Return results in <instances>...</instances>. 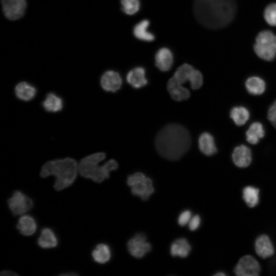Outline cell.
<instances>
[{
  "label": "cell",
  "mask_w": 276,
  "mask_h": 276,
  "mask_svg": "<svg viewBox=\"0 0 276 276\" xmlns=\"http://www.w3.org/2000/svg\"><path fill=\"white\" fill-rule=\"evenodd\" d=\"M191 212L189 210H186L182 212L178 219V223L181 226H185L188 224L191 219Z\"/></svg>",
  "instance_id": "cell-33"
},
{
  "label": "cell",
  "mask_w": 276,
  "mask_h": 276,
  "mask_svg": "<svg viewBox=\"0 0 276 276\" xmlns=\"http://www.w3.org/2000/svg\"><path fill=\"white\" fill-rule=\"evenodd\" d=\"M234 164L240 168L248 167L252 160L251 152L247 146L241 145L236 147L232 154Z\"/></svg>",
  "instance_id": "cell-13"
},
{
  "label": "cell",
  "mask_w": 276,
  "mask_h": 276,
  "mask_svg": "<svg viewBox=\"0 0 276 276\" xmlns=\"http://www.w3.org/2000/svg\"><path fill=\"white\" fill-rule=\"evenodd\" d=\"M16 97L20 100L30 101L36 95L37 89L32 84L26 81L20 82L15 87Z\"/></svg>",
  "instance_id": "cell-17"
},
{
  "label": "cell",
  "mask_w": 276,
  "mask_h": 276,
  "mask_svg": "<svg viewBox=\"0 0 276 276\" xmlns=\"http://www.w3.org/2000/svg\"><path fill=\"white\" fill-rule=\"evenodd\" d=\"M9 209L14 216L21 215L33 207L32 199L21 191L16 190L8 200Z\"/></svg>",
  "instance_id": "cell-7"
},
{
  "label": "cell",
  "mask_w": 276,
  "mask_h": 276,
  "mask_svg": "<svg viewBox=\"0 0 276 276\" xmlns=\"http://www.w3.org/2000/svg\"><path fill=\"white\" fill-rule=\"evenodd\" d=\"M214 275L215 276H224L226 275V274L223 272H219L216 273Z\"/></svg>",
  "instance_id": "cell-37"
},
{
  "label": "cell",
  "mask_w": 276,
  "mask_h": 276,
  "mask_svg": "<svg viewBox=\"0 0 276 276\" xmlns=\"http://www.w3.org/2000/svg\"><path fill=\"white\" fill-rule=\"evenodd\" d=\"M78 274L77 273H75V272H68V273H61L60 274V275H63V276H67V275H77Z\"/></svg>",
  "instance_id": "cell-36"
},
{
  "label": "cell",
  "mask_w": 276,
  "mask_h": 276,
  "mask_svg": "<svg viewBox=\"0 0 276 276\" xmlns=\"http://www.w3.org/2000/svg\"><path fill=\"white\" fill-rule=\"evenodd\" d=\"M255 247L257 254L263 259L270 257L274 252L273 244L269 237L266 235H260L257 238Z\"/></svg>",
  "instance_id": "cell-15"
},
{
  "label": "cell",
  "mask_w": 276,
  "mask_h": 276,
  "mask_svg": "<svg viewBox=\"0 0 276 276\" xmlns=\"http://www.w3.org/2000/svg\"><path fill=\"white\" fill-rule=\"evenodd\" d=\"M245 87L250 94L255 96L260 95L265 90L266 83L260 77L252 76L246 80Z\"/></svg>",
  "instance_id": "cell-25"
},
{
  "label": "cell",
  "mask_w": 276,
  "mask_h": 276,
  "mask_svg": "<svg viewBox=\"0 0 276 276\" xmlns=\"http://www.w3.org/2000/svg\"><path fill=\"white\" fill-rule=\"evenodd\" d=\"M243 198L250 208L256 206L259 200V190L252 186H247L243 190Z\"/></svg>",
  "instance_id": "cell-29"
},
{
  "label": "cell",
  "mask_w": 276,
  "mask_h": 276,
  "mask_svg": "<svg viewBox=\"0 0 276 276\" xmlns=\"http://www.w3.org/2000/svg\"><path fill=\"white\" fill-rule=\"evenodd\" d=\"M2 6L5 16L9 19L15 20L24 14L26 7V0H2Z\"/></svg>",
  "instance_id": "cell-10"
},
{
  "label": "cell",
  "mask_w": 276,
  "mask_h": 276,
  "mask_svg": "<svg viewBox=\"0 0 276 276\" xmlns=\"http://www.w3.org/2000/svg\"><path fill=\"white\" fill-rule=\"evenodd\" d=\"M78 172V164L76 160L66 157L45 163L41 168L40 176L42 177L55 176L56 180L54 188L56 191H61L73 183Z\"/></svg>",
  "instance_id": "cell-3"
},
{
  "label": "cell",
  "mask_w": 276,
  "mask_h": 276,
  "mask_svg": "<svg viewBox=\"0 0 276 276\" xmlns=\"http://www.w3.org/2000/svg\"><path fill=\"white\" fill-rule=\"evenodd\" d=\"M155 65L161 71L167 72L172 67L173 55L170 50L163 48L159 49L155 57Z\"/></svg>",
  "instance_id": "cell-18"
},
{
  "label": "cell",
  "mask_w": 276,
  "mask_h": 276,
  "mask_svg": "<svg viewBox=\"0 0 276 276\" xmlns=\"http://www.w3.org/2000/svg\"><path fill=\"white\" fill-rule=\"evenodd\" d=\"M237 11L235 0H194L193 12L197 21L210 29L228 25Z\"/></svg>",
  "instance_id": "cell-1"
},
{
  "label": "cell",
  "mask_w": 276,
  "mask_h": 276,
  "mask_svg": "<svg viewBox=\"0 0 276 276\" xmlns=\"http://www.w3.org/2000/svg\"><path fill=\"white\" fill-rule=\"evenodd\" d=\"M191 250V247L185 238H179L173 242L170 247V253L172 256L181 258L187 257Z\"/></svg>",
  "instance_id": "cell-24"
},
{
  "label": "cell",
  "mask_w": 276,
  "mask_h": 276,
  "mask_svg": "<svg viewBox=\"0 0 276 276\" xmlns=\"http://www.w3.org/2000/svg\"><path fill=\"white\" fill-rule=\"evenodd\" d=\"M16 227L21 234L29 236L35 233L37 224L35 219L32 216L24 215L19 218Z\"/></svg>",
  "instance_id": "cell-19"
},
{
  "label": "cell",
  "mask_w": 276,
  "mask_h": 276,
  "mask_svg": "<svg viewBox=\"0 0 276 276\" xmlns=\"http://www.w3.org/2000/svg\"><path fill=\"white\" fill-rule=\"evenodd\" d=\"M201 219L199 215H196L193 216L189 222V228L192 231L197 229L200 224Z\"/></svg>",
  "instance_id": "cell-34"
},
{
  "label": "cell",
  "mask_w": 276,
  "mask_h": 276,
  "mask_svg": "<svg viewBox=\"0 0 276 276\" xmlns=\"http://www.w3.org/2000/svg\"><path fill=\"white\" fill-rule=\"evenodd\" d=\"M264 18L269 25L276 26V3H271L266 7Z\"/></svg>",
  "instance_id": "cell-31"
},
{
  "label": "cell",
  "mask_w": 276,
  "mask_h": 276,
  "mask_svg": "<svg viewBox=\"0 0 276 276\" xmlns=\"http://www.w3.org/2000/svg\"><path fill=\"white\" fill-rule=\"evenodd\" d=\"M265 135L263 125L258 122L252 123L246 132L247 141L251 144H257Z\"/></svg>",
  "instance_id": "cell-23"
},
{
  "label": "cell",
  "mask_w": 276,
  "mask_h": 276,
  "mask_svg": "<svg viewBox=\"0 0 276 276\" xmlns=\"http://www.w3.org/2000/svg\"><path fill=\"white\" fill-rule=\"evenodd\" d=\"M132 194L139 196L143 200H147L154 192L152 180L144 176L131 187Z\"/></svg>",
  "instance_id": "cell-12"
},
{
  "label": "cell",
  "mask_w": 276,
  "mask_h": 276,
  "mask_svg": "<svg viewBox=\"0 0 276 276\" xmlns=\"http://www.w3.org/2000/svg\"><path fill=\"white\" fill-rule=\"evenodd\" d=\"M254 49L261 59L273 60L276 56V35L269 30L260 32L256 37Z\"/></svg>",
  "instance_id": "cell-5"
},
{
  "label": "cell",
  "mask_w": 276,
  "mask_h": 276,
  "mask_svg": "<svg viewBox=\"0 0 276 276\" xmlns=\"http://www.w3.org/2000/svg\"><path fill=\"white\" fill-rule=\"evenodd\" d=\"M167 89L172 98L175 101L186 100L190 96L189 90L173 77L168 82Z\"/></svg>",
  "instance_id": "cell-14"
},
{
  "label": "cell",
  "mask_w": 276,
  "mask_h": 276,
  "mask_svg": "<svg viewBox=\"0 0 276 276\" xmlns=\"http://www.w3.org/2000/svg\"><path fill=\"white\" fill-rule=\"evenodd\" d=\"M267 118L271 124L276 128V101L269 107Z\"/></svg>",
  "instance_id": "cell-32"
},
{
  "label": "cell",
  "mask_w": 276,
  "mask_h": 276,
  "mask_svg": "<svg viewBox=\"0 0 276 276\" xmlns=\"http://www.w3.org/2000/svg\"><path fill=\"white\" fill-rule=\"evenodd\" d=\"M44 110L49 112L60 111L63 106L62 98L54 93H48L42 102Z\"/></svg>",
  "instance_id": "cell-21"
},
{
  "label": "cell",
  "mask_w": 276,
  "mask_h": 276,
  "mask_svg": "<svg viewBox=\"0 0 276 276\" xmlns=\"http://www.w3.org/2000/svg\"><path fill=\"white\" fill-rule=\"evenodd\" d=\"M1 275H4V276H15V275H18V274L15 273L14 271L8 270H3L1 272Z\"/></svg>",
  "instance_id": "cell-35"
},
{
  "label": "cell",
  "mask_w": 276,
  "mask_h": 276,
  "mask_svg": "<svg viewBox=\"0 0 276 276\" xmlns=\"http://www.w3.org/2000/svg\"><path fill=\"white\" fill-rule=\"evenodd\" d=\"M127 82L134 88H140L147 85L145 70L142 67H136L130 70L126 76Z\"/></svg>",
  "instance_id": "cell-16"
},
{
  "label": "cell",
  "mask_w": 276,
  "mask_h": 276,
  "mask_svg": "<svg viewBox=\"0 0 276 276\" xmlns=\"http://www.w3.org/2000/svg\"><path fill=\"white\" fill-rule=\"evenodd\" d=\"M173 77L182 84L189 81L193 89L199 88L203 84V77L200 72L188 64H183L179 66Z\"/></svg>",
  "instance_id": "cell-6"
},
{
  "label": "cell",
  "mask_w": 276,
  "mask_h": 276,
  "mask_svg": "<svg viewBox=\"0 0 276 276\" xmlns=\"http://www.w3.org/2000/svg\"><path fill=\"white\" fill-rule=\"evenodd\" d=\"M106 157L104 152H97L83 158L78 164V170L83 177L100 183L109 177L110 173L118 169V164L114 159H110L100 166L99 164Z\"/></svg>",
  "instance_id": "cell-4"
},
{
  "label": "cell",
  "mask_w": 276,
  "mask_h": 276,
  "mask_svg": "<svg viewBox=\"0 0 276 276\" xmlns=\"http://www.w3.org/2000/svg\"><path fill=\"white\" fill-rule=\"evenodd\" d=\"M91 256L94 261L100 264H105L111 258L109 247L105 244L100 243L95 247L91 252Z\"/></svg>",
  "instance_id": "cell-26"
},
{
  "label": "cell",
  "mask_w": 276,
  "mask_h": 276,
  "mask_svg": "<svg viewBox=\"0 0 276 276\" xmlns=\"http://www.w3.org/2000/svg\"><path fill=\"white\" fill-rule=\"evenodd\" d=\"M234 271L238 276H257L261 271V267L254 257L246 255L239 260Z\"/></svg>",
  "instance_id": "cell-8"
},
{
  "label": "cell",
  "mask_w": 276,
  "mask_h": 276,
  "mask_svg": "<svg viewBox=\"0 0 276 276\" xmlns=\"http://www.w3.org/2000/svg\"><path fill=\"white\" fill-rule=\"evenodd\" d=\"M100 85L105 91L114 93L121 87L122 79L118 72L111 70L107 71L101 76Z\"/></svg>",
  "instance_id": "cell-11"
},
{
  "label": "cell",
  "mask_w": 276,
  "mask_h": 276,
  "mask_svg": "<svg viewBox=\"0 0 276 276\" xmlns=\"http://www.w3.org/2000/svg\"><path fill=\"white\" fill-rule=\"evenodd\" d=\"M198 146L200 151L204 155L211 156L217 152L213 136L209 132H203L198 139Z\"/></svg>",
  "instance_id": "cell-20"
},
{
  "label": "cell",
  "mask_w": 276,
  "mask_h": 276,
  "mask_svg": "<svg viewBox=\"0 0 276 276\" xmlns=\"http://www.w3.org/2000/svg\"><path fill=\"white\" fill-rule=\"evenodd\" d=\"M192 143L191 135L183 126L170 124L165 126L156 135L155 147L165 158L175 160L189 150Z\"/></svg>",
  "instance_id": "cell-2"
},
{
  "label": "cell",
  "mask_w": 276,
  "mask_h": 276,
  "mask_svg": "<svg viewBox=\"0 0 276 276\" xmlns=\"http://www.w3.org/2000/svg\"><path fill=\"white\" fill-rule=\"evenodd\" d=\"M122 11L128 15H133L136 13L140 9L139 0H121Z\"/></svg>",
  "instance_id": "cell-30"
},
{
  "label": "cell",
  "mask_w": 276,
  "mask_h": 276,
  "mask_svg": "<svg viewBox=\"0 0 276 276\" xmlns=\"http://www.w3.org/2000/svg\"><path fill=\"white\" fill-rule=\"evenodd\" d=\"M149 21L143 20L137 24L133 29V34L137 39L145 41H152L154 39V36L148 31Z\"/></svg>",
  "instance_id": "cell-27"
},
{
  "label": "cell",
  "mask_w": 276,
  "mask_h": 276,
  "mask_svg": "<svg viewBox=\"0 0 276 276\" xmlns=\"http://www.w3.org/2000/svg\"><path fill=\"white\" fill-rule=\"evenodd\" d=\"M249 117L248 110L243 106L234 107L230 112V117L237 126L245 124L249 120Z\"/></svg>",
  "instance_id": "cell-28"
},
{
  "label": "cell",
  "mask_w": 276,
  "mask_h": 276,
  "mask_svg": "<svg viewBox=\"0 0 276 276\" xmlns=\"http://www.w3.org/2000/svg\"><path fill=\"white\" fill-rule=\"evenodd\" d=\"M38 245L44 249L54 248L58 245V239L54 232L50 228H43L37 240Z\"/></svg>",
  "instance_id": "cell-22"
},
{
  "label": "cell",
  "mask_w": 276,
  "mask_h": 276,
  "mask_svg": "<svg viewBox=\"0 0 276 276\" xmlns=\"http://www.w3.org/2000/svg\"><path fill=\"white\" fill-rule=\"evenodd\" d=\"M129 253L134 257L141 258L151 250V244L146 241V237L143 233L136 234L127 243Z\"/></svg>",
  "instance_id": "cell-9"
}]
</instances>
